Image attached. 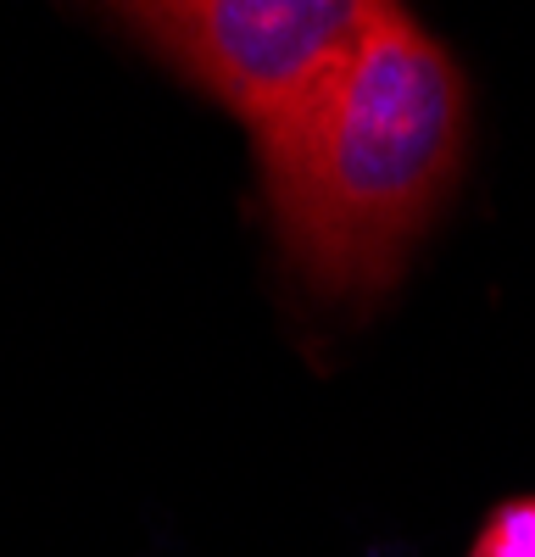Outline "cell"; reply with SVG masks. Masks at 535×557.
<instances>
[{
	"mask_svg": "<svg viewBox=\"0 0 535 557\" xmlns=\"http://www.w3.org/2000/svg\"><path fill=\"white\" fill-rule=\"evenodd\" d=\"M463 157L469 78L413 12L390 7L312 101L257 134L279 273L319 307L369 312L452 201Z\"/></svg>",
	"mask_w": 535,
	"mask_h": 557,
	"instance_id": "6da1fadb",
	"label": "cell"
},
{
	"mask_svg": "<svg viewBox=\"0 0 535 557\" xmlns=\"http://www.w3.org/2000/svg\"><path fill=\"white\" fill-rule=\"evenodd\" d=\"M385 0H140L112 7L134 45L178 73L251 139L285 123L357 45L385 23Z\"/></svg>",
	"mask_w": 535,
	"mask_h": 557,
	"instance_id": "7a4b0ae2",
	"label": "cell"
},
{
	"mask_svg": "<svg viewBox=\"0 0 535 557\" xmlns=\"http://www.w3.org/2000/svg\"><path fill=\"white\" fill-rule=\"evenodd\" d=\"M469 557H535V491L490 507L469 541Z\"/></svg>",
	"mask_w": 535,
	"mask_h": 557,
	"instance_id": "3957f363",
	"label": "cell"
}]
</instances>
